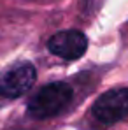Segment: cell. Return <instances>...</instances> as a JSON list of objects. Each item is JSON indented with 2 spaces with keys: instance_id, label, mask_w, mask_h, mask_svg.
I'll list each match as a JSON object with an SVG mask.
<instances>
[{
  "instance_id": "cell-1",
  "label": "cell",
  "mask_w": 128,
  "mask_h": 130,
  "mask_svg": "<svg viewBox=\"0 0 128 130\" xmlns=\"http://www.w3.org/2000/svg\"><path fill=\"white\" fill-rule=\"evenodd\" d=\"M72 95L74 91L67 83H49L32 97V100L28 102V114L37 120L53 118L70 104Z\"/></svg>"
},
{
  "instance_id": "cell-2",
  "label": "cell",
  "mask_w": 128,
  "mask_h": 130,
  "mask_svg": "<svg viewBox=\"0 0 128 130\" xmlns=\"http://www.w3.org/2000/svg\"><path fill=\"white\" fill-rule=\"evenodd\" d=\"M91 114L104 125H112L128 114V88H112L91 106Z\"/></svg>"
},
{
  "instance_id": "cell-3",
  "label": "cell",
  "mask_w": 128,
  "mask_h": 130,
  "mask_svg": "<svg viewBox=\"0 0 128 130\" xmlns=\"http://www.w3.org/2000/svg\"><path fill=\"white\" fill-rule=\"evenodd\" d=\"M35 79V67L28 62H20L0 74V95L5 99H18L33 86Z\"/></svg>"
},
{
  "instance_id": "cell-4",
  "label": "cell",
  "mask_w": 128,
  "mask_h": 130,
  "mask_svg": "<svg viewBox=\"0 0 128 130\" xmlns=\"http://www.w3.org/2000/svg\"><path fill=\"white\" fill-rule=\"evenodd\" d=\"M47 49L68 62L79 60L88 49V39L79 30H63L54 34L47 41Z\"/></svg>"
}]
</instances>
